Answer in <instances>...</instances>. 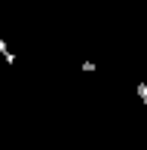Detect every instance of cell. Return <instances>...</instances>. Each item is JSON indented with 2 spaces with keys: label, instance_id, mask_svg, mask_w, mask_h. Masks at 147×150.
<instances>
[{
  "label": "cell",
  "instance_id": "1",
  "mask_svg": "<svg viewBox=\"0 0 147 150\" xmlns=\"http://www.w3.org/2000/svg\"><path fill=\"white\" fill-rule=\"evenodd\" d=\"M92 71H95V61L86 58V61H83V74H92Z\"/></svg>",
  "mask_w": 147,
  "mask_h": 150
},
{
  "label": "cell",
  "instance_id": "2",
  "mask_svg": "<svg viewBox=\"0 0 147 150\" xmlns=\"http://www.w3.org/2000/svg\"><path fill=\"white\" fill-rule=\"evenodd\" d=\"M138 98H144V101H147V83L138 86Z\"/></svg>",
  "mask_w": 147,
  "mask_h": 150
},
{
  "label": "cell",
  "instance_id": "3",
  "mask_svg": "<svg viewBox=\"0 0 147 150\" xmlns=\"http://www.w3.org/2000/svg\"><path fill=\"white\" fill-rule=\"evenodd\" d=\"M0 52H9V49H6V40H3V37H0Z\"/></svg>",
  "mask_w": 147,
  "mask_h": 150
}]
</instances>
